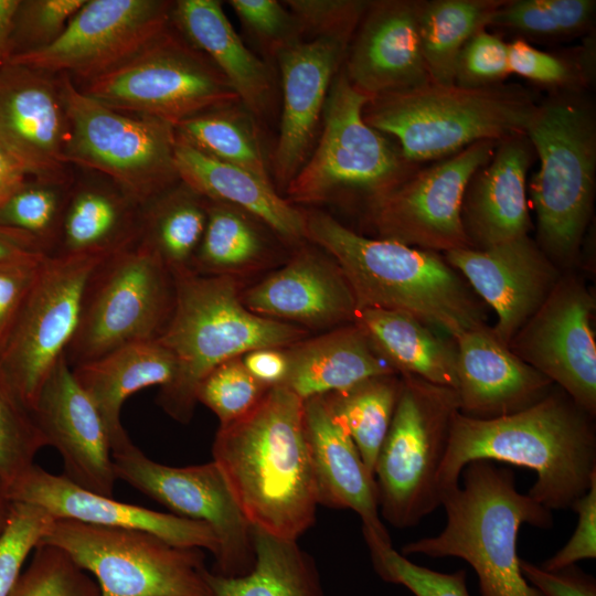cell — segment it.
I'll return each mask as SVG.
<instances>
[{"label": "cell", "mask_w": 596, "mask_h": 596, "mask_svg": "<svg viewBox=\"0 0 596 596\" xmlns=\"http://www.w3.org/2000/svg\"><path fill=\"white\" fill-rule=\"evenodd\" d=\"M593 418L561 389L499 417L472 418L457 411L438 472L439 490L456 487L471 461H499L535 472L528 494L544 508H571L596 478Z\"/></svg>", "instance_id": "obj_2"}, {"label": "cell", "mask_w": 596, "mask_h": 596, "mask_svg": "<svg viewBox=\"0 0 596 596\" xmlns=\"http://www.w3.org/2000/svg\"><path fill=\"white\" fill-rule=\"evenodd\" d=\"M499 141L482 140L418 168L368 207L380 238L433 252L470 248L461 205L472 174L492 157Z\"/></svg>", "instance_id": "obj_16"}, {"label": "cell", "mask_w": 596, "mask_h": 596, "mask_svg": "<svg viewBox=\"0 0 596 596\" xmlns=\"http://www.w3.org/2000/svg\"><path fill=\"white\" fill-rule=\"evenodd\" d=\"M304 214L306 240L332 257L358 309L405 312L453 339L486 324L481 302L437 252L366 237L322 211L304 210Z\"/></svg>", "instance_id": "obj_3"}, {"label": "cell", "mask_w": 596, "mask_h": 596, "mask_svg": "<svg viewBox=\"0 0 596 596\" xmlns=\"http://www.w3.org/2000/svg\"><path fill=\"white\" fill-rule=\"evenodd\" d=\"M206 220L207 200L179 181L141 205L138 241L172 276L192 272Z\"/></svg>", "instance_id": "obj_35"}, {"label": "cell", "mask_w": 596, "mask_h": 596, "mask_svg": "<svg viewBox=\"0 0 596 596\" xmlns=\"http://www.w3.org/2000/svg\"><path fill=\"white\" fill-rule=\"evenodd\" d=\"M504 0H421L418 32L429 79L455 84L458 55L468 40L487 29Z\"/></svg>", "instance_id": "obj_37"}, {"label": "cell", "mask_w": 596, "mask_h": 596, "mask_svg": "<svg viewBox=\"0 0 596 596\" xmlns=\"http://www.w3.org/2000/svg\"><path fill=\"white\" fill-rule=\"evenodd\" d=\"M524 578L541 596H596V579L576 564L546 571L540 565L521 560Z\"/></svg>", "instance_id": "obj_55"}, {"label": "cell", "mask_w": 596, "mask_h": 596, "mask_svg": "<svg viewBox=\"0 0 596 596\" xmlns=\"http://www.w3.org/2000/svg\"><path fill=\"white\" fill-rule=\"evenodd\" d=\"M280 348H263L253 350L242 356L247 371L267 387L281 385L285 381L288 360L286 351Z\"/></svg>", "instance_id": "obj_56"}, {"label": "cell", "mask_w": 596, "mask_h": 596, "mask_svg": "<svg viewBox=\"0 0 596 596\" xmlns=\"http://www.w3.org/2000/svg\"><path fill=\"white\" fill-rule=\"evenodd\" d=\"M243 28L274 58L285 47L304 40L296 15L277 0H231Z\"/></svg>", "instance_id": "obj_50"}, {"label": "cell", "mask_w": 596, "mask_h": 596, "mask_svg": "<svg viewBox=\"0 0 596 596\" xmlns=\"http://www.w3.org/2000/svg\"><path fill=\"white\" fill-rule=\"evenodd\" d=\"M305 35L351 39L369 4L365 0H286Z\"/></svg>", "instance_id": "obj_52"}, {"label": "cell", "mask_w": 596, "mask_h": 596, "mask_svg": "<svg viewBox=\"0 0 596 596\" xmlns=\"http://www.w3.org/2000/svg\"><path fill=\"white\" fill-rule=\"evenodd\" d=\"M353 323L395 372L456 390V344L427 324L408 313L382 308L356 309Z\"/></svg>", "instance_id": "obj_33"}, {"label": "cell", "mask_w": 596, "mask_h": 596, "mask_svg": "<svg viewBox=\"0 0 596 596\" xmlns=\"http://www.w3.org/2000/svg\"><path fill=\"white\" fill-rule=\"evenodd\" d=\"M369 99L341 67L326 100L317 145L285 189L290 203L361 200L369 207L419 168L365 123Z\"/></svg>", "instance_id": "obj_8"}, {"label": "cell", "mask_w": 596, "mask_h": 596, "mask_svg": "<svg viewBox=\"0 0 596 596\" xmlns=\"http://www.w3.org/2000/svg\"><path fill=\"white\" fill-rule=\"evenodd\" d=\"M26 175L18 160L0 145V206L24 185Z\"/></svg>", "instance_id": "obj_58"}, {"label": "cell", "mask_w": 596, "mask_h": 596, "mask_svg": "<svg viewBox=\"0 0 596 596\" xmlns=\"http://www.w3.org/2000/svg\"><path fill=\"white\" fill-rule=\"evenodd\" d=\"M401 386L402 381L395 374L382 375L368 379L348 390L322 395L330 413L349 434L373 476Z\"/></svg>", "instance_id": "obj_40"}, {"label": "cell", "mask_w": 596, "mask_h": 596, "mask_svg": "<svg viewBox=\"0 0 596 596\" xmlns=\"http://www.w3.org/2000/svg\"><path fill=\"white\" fill-rule=\"evenodd\" d=\"M269 387L258 382L245 368L242 356L230 359L209 372L196 390V402L210 408L220 426L247 414Z\"/></svg>", "instance_id": "obj_45"}, {"label": "cell", "mask_w": 596, "mask_h": 596, "mask_svg": "<svg viewBox=\"0 0 596 596\" xmlns=\"http://www.w3.org/2000/svg\"><path fill=\"white\" fill-rule=\"evenodd\" d=\"M538 96L517 84L426 85L371 97L363 119L397 140L413 163L437 161L482 140L525 134Z\"/></svg>", "instance_id": "obj_6"}, {"label": "cell", "mask_w": 596, "mask_h": 596, "mask_svg": "<svg viewBox=\"0 0 596 596\" xmlns=\"http://www.w3.org/2000/svg\"><path fill=\"white\" fill-rule=\"evenodd\" d=\"M40 543L64 551L99 596H212L203 551L149 532L54 519Z\"/></svg>", "instance_id": "obj_12"}, {"label": "cell", "mask_w": 596, "mask_h": 596, "mask_svg": "<svg viewBox=\"0 0 596 596\" xmlns=\"http://www.w3.org/2000/svg\"><path fill=\"white\" fill-rule=\"evenodd\" d=\"M13 502L38 505L54 519L141 530L181 547L206 550L216 555L219 541L204 522L158 512L86 490L64 475H54L35 464L9 487Z\"/></svg>", "instance_id": "obj_23"}, {"label": "cell", "mask_w": 596, "mask_h": 596, "mask_svg": "<svg viewBox=\"0 0 596 596\" xmlns=\"http://www.w3.org/2000/svg\"><path fill=\"white\" fill-rule=\"evenodd\" d=\"M140 207L121 191L84 187L66 199L51 256H108L138 240Z\"/></svg>", "instance_id": "obj_34"}, {"label": "cell", "mask_w": 596, "mask_h": 596, "mask_svg": "<svg viewBox=\"0 0 596 596\" xmlns=\"http://www.w3.org/2000/svg\"><path fill=\"white\" fill-rule=\"evenodd\" d=\"M66 199L58 184L26 181L0 206V226L31 235L51 256L58 240Z\"/></svg>", "instance_id": "obj_42"}, {"label": "cell", "mask_w": 596, "mask_h": 596, "mask_svg": "<svg viewBox=\"0 0 596 596\" xmlns=\"http://www.w3.org/2000/svg\"><path fill=\"white\" fill-rule=\"evenodd\" d=\"M45 446L32 413L0 382V478L8 487L34 465Z\"/></svg>", "instance_id": "obj_46"}, {"label": "cell", "mask_w": 596, "mask_h": 596, "mask_svg": "<svg viewBox=\"0 0 596 596\" xmlns=\"http://www.w3.org/2000/svg\"><path fill=\"white\" fill-rule=\"evenodd\" d=\"M174 158L179 180L204 199L252 214L289 244L306 240L304 210L281 198L272 180L211 158L178 136Z\"/></svg>", "instance_id": "obj_30"}, {"label": "cell", "mask_w": 596, "mask_h": 596, "mask_svg": "<svg viewBox=\"0 0 596 596\" xmlns=\"http://www.w3.org/2000/svg\"><path fill=\"white\" fill-rule=\"evenodd\" d=\"M9 596H99V588L64 551L40 543Z\"/></svg>", "instance_id": "obj_44"}, {"label": "cell", "mask_w": 596, "mask_h": 596, "mask_svg": "<svg viewBox=\"0 0 596 596\" xmlns=\"http://www.w3.org/2000/svg\"><path fill=\"white\" fill-rule=\"evenodd\" d=\"M31 413L46 446L60 453L64 476L86 490L113 497L117 478L108 434L65 355L45 381Z\"/></svg>", "instance_id": "obj_22"}, {"label": "cell", "mask_w": 596, "mask_h": 596, "mask_svg": "<svg viewBox=\"0 0 596 596\" xmlns=\"http://www.w3.org/2000/svg\"><path fill=\"white\" fill-rule=\"evenodd\" d=\"M285 351L288 370L281 385L304 401L396 373L354 323L305 339Z\"/></svg>", "instance_id": "obj_32"}, {"label": "cell", "mask_w": 596, "mask_h": 596, "mask_svg": "<svg viewBox=\"0 0 596 596\" xmlns=\"http://www.w3.org/2000/svg\"><path fill=\"white\" fill-rule=\"evenodd\" d=\"M509 66L518 74L540 85L558 91H584L592 82L594 46L582 47L574 56L541 51L523 39L508 43Z\"/></svg>", "instance_id": "obj_43"}, {"label": "cell", "mask_w": 596, "mask_h": 596, "mask_svg": "<svg viewBox=\"0 0 596 596\" xmlns=\"http://www.w3.org/2000/svg\"><path fill=\"white\" fill-rule=\"evenodd\" d=\"M174 128L178 137L204 155L272 180L256 117L240 100L203 110Z\"/></svg>", "instance_id": "obj_39"}, {"label": "cell", "mask_w": 596, "mask_h": 596, "mask_svg": "<svg viewBox=\"0 0 596 596\" xmlns=\"http://www.w3.org/2000/svg\"><path fill=\"white\" fill-rule=\"evenodd\" d=\"M170 22L210 58L240 102L256 118H263L273 110L276 98L275 71L245 46L226 18L221 1H174Z\"/></svg>", "instance_id": "obj_29"}, {"label": "cell", "mask_w": 596, "mask_h": 596, "mask_svg": "<svg viewBox=\"0 0 596 596\" xmlns=\"http://www.w3.org/2000/svg\"><path fill=\"white\" fill-rule=\"evenodd\" d=\"M457 350L459 413L493 418L519 412L540 401L553 383L519 359L486 324L454 339Z\"/></svg>", "instance_id": "obj_26"}, {"label": "cell", "mask_w": 596, "mask_h": 596, "mask_svg": "<svg viewBox=\"0 0 596 596\" xmlns=\"http://www.w3.org/2000/svg\"><path fill=\"white\" fill-rule=\"evenodd\" d=\"M377 575L406 587L414 596H470L465 570L437 572L409 561L393 546L371 555Z\"/></svg>", "instance_id": "obj_48"}, {"label": "cell", "mask_w": 596, "mask_h": 596, "mask_svg": "<svg viewBox=\"0 0 596 596\" xmlns=\"http://www.w3.org/2000/svg\"><path fill=\"white\" fill-rule=\"evenodd\" d=\"M594 309L595 299L583 280L562 275L508 344L592 416L596 414Z\"/></svg>", "instance_id": "obj_18"}, {"label": "cell", "mask_w": 596, "mask_h": 596, "mask_svg": "<svg viewBox=\"0 0 596 596\" xmlns=\"http://www.w3.org/2000/svg\"><path fill=\"white\" fill-rule=\"evenodd\" d=\"M212 455L253 529L297 542L315 523L305 401L289 389L269 387L247 414L220 426Z\"/></svg>", "instance_id": "obj_1"}, {"label": "cell", "mask_w": 596, "mask_h": 596, "mask_svg": "<svg viewBox=\"0 0 596 596\" xmlns=\"http://www.w3.org/2000/svg\"><path fill=\"white\" fill-rule=\"evenodd\" d=\"M71 369L96 407L113 453L131 443L120 419L125 401L142 389L169 384L175 361L158 340H151L120 347Z\"/></svg>", "instance_id": "obj_31"}, {"label": "cell", "mask_w": 596, "mask_h": 596, "mask_svg": "<svg viewBox=\"0 0 596 596\" xmlns=\"http://www.w3.org/2000/svg\"><path fill=\"white\" fill-rule=\"evenodd\" d=\"M47 75L9 62L0 67V145L35 181L60 184L68 124L60 87Z\"/></svg>", "instance_id": "obj_21"}, {"label": "cell", "mask_w": 596, "mask_h": 596, "mask_svg": "<svg viewBox=\"0 0 596 596\" xmlns=\"http://www.w3.org/2000/svg\"><path fill=\"white\" fill-rule=\"evenodd\" d=\"M171 316L157 339L173 356L175 374L157 403L187 424L196 405V390L219 364L263 348H289L306 339L305 328L260 317L243 304L234 276L173 275Z\"/></svg>", "instance_id": "obj_5"}, {"label": "cell", "mask_w": 596, "mask_h": 596, "mask_svg": "<svg viewBox=\"0 0 596 596\" xmlns=\"http://www.w3.org/2000/svg\"><path fill=\"white\" fill-rule=\"evenodd\" d=\"M351 39L301 40L275 57L281 78L283 106L272 170L284 190L313 149L326 100L341 70Z\"/></svg>", "instance_id": "obj_19"}, {"label": "cell", "mask_w": 596, "mask_h": 596, "mask_svg": "<svg viewBox=\"0 0 596 596\" xmlns=\"http://www.w3.org/2000/svg\"><path fill=\"white\" fill-rule=\"evenodd\" d=\"M595 0H504L489 26L523 38L560 40L592 29Z\"/></svg>", "instance_id": "obj_41"}, {"label": "cell", "mask_w": 596, "mask_h": 596, "mask_svg": "<svg viewBox=\"0 0 596 596\" xmlns=\"http://www.w3.org/2000/svg\"><path fill=\"white\" fill-rule=\"evenodd\" d=\"M534 159L526 135H514L500 140L490 160L472 174L461 205L470 248L486 249L528 235L526 175Z\"/></svg>", "instance_id": "obj_27"}, {"label": "cell", "mask_w": 596, "mask_h": 596, "mask_svg": "<svg viewBox=\"0 0 596 596\" xmlns=\"http://www.w3.org/2000/svg\"><path fill=\"white\" fill-rule=\"evenodd\" d=\"M105 258L46 256L0 352V382L32 412L76 332L87 280Z\"/></svg>", "instance_id": "obj_14"}, {"label": "cell", "mask_w": 596, "mask_h": 596, "mask_svg": "<svg viewBox=\"0 0 596 596\" xmlns=\"http://www.w3.org/2000/svg\"><path fill=\"white\" fill-rule=\"evenodd\" d=\"M45 257L0 263V352Z\"/></svg>", "instance_id": "obj_54"}, {"label": "cell", "mask_w": 596, "mask_h": 596, "mask_svg": "<svg viewBox=\"0 0 596 596\" xmlns=\"http://www.w3.org/2000/svg\"><path fill=\"white\" fill-rule=\"evenodd\" d=\"M173 301L172 274L138 240L106 256L87 280L65 360L74 368L120 347L157 340Z\"/></svg>", "instance_id": "obj_11"}, {"label": "cell", "mask_w": 596, "mask_h": 596, "mask_svg": "<svg viewBox=\"0 0 596 596\" xmlns=\"http://www.w3.org/2000/svg\"><path fill=\"white\" fill-rule=\"evenodd\" d=\"M115 475L163 504L172 514L206 523L219 541L214 573L244 576L256 554L247 522L214 461L173 467L148 458L131 443L111 453Z\"/></svg>", "instance_id": "obj_15"}, {"label": "cell", "mask_w": 596, "mask_h": 596, "mask_svg": "<svg viewBox=\"0 0 596 596\" xmlns=\"http://www.w3.org/2000/svg\"><path fill=\"white\" fill-rule=\"evenodd\" d=\"M571 509L578 517L575 531L562 549L540 565L546 571L561 570L596 557V478L588 490L572 503Z\"/></svg>", "instance_id": "obj_53"}, {"label": "cell", "mask_w": 596, "mask_h": 596, "mask_svg": "<svg viewBox=\"0 0 596 596\" xmlns=\"http://www.w3.org/2000/svg\"><path fill=\"white\" fill-rule=\"evenodd\" d=\"M305 423L318 503L356 512L371 554L391 547L380 517L374 476L322 395L305 401Z\"/></svg>", "instance_id": "obj_25"}, {"label": "cell", "mask_w": 596, "mask_h": 596, "mask_svg": "<svg viewBox=\"0 0 596 596\" xmlns=\"http://www.w3.org/2000/svg\"><path fill=\"white\" fill-rule=\"evenodd\" d=\"M273 232L252 214L230 204L207 200V220L192 272L227 275L264 264L273 254Z\"/></svg>", "instance_id": "obj_38"}, {"label": "cell", "mask_w": 596, "mask_h": 596, "mask_svg": "<svg viewBox=\"0 0 596 596\" xmlns=\"http://www.w3.org/2000/svg\"><path fill=\"white\" fill-rule=\"evenodd\" d=\"M20 0H0V67L12 56L14 18Z\"/></svg>", "instance_id": "obj_59"}, {"label": "cell", "mask_w": 596, "mask_h": 596, "mask_svg": "<svg viewBox=\"0 0 596 596\" xmlns=\"http://www.w3.org/2000/svg\"><path fill=\"white\" fill-rule=\"evenodd\" d=\"M444 258L494 310L498 320L491 330L505 345L562 276L529 235L486 249H453Z\"/></svg>", "instance_id": "obj_20"}, {"label": "cell", "mask_w": 596, "mask_h": 596, "mask_svg": "<svg viewBox=\"0 0 596 596\" xmlns=\"http://www.w3.org/2000/svg\"><path fill=\"white\" fill-rule=\"evenodd\" d=\"M54 518L44 509L13 502L7 529L0 539V596H9L28 556L41 542Z\"/></svg>", "instance_id": "obj_47"}, {"label": "cell", "mask_w": 596, "mask_h": 596, "mask_svg": "<svg viewBox=\"0 0 596 596\" xmlns=\"http://www.w3.org/2000/svg\"><path fill=\"white\" fill-rule=\"evenodd\" d=\"M446 524L440 533L409 542L404 556L457 557L478 577L480 596H541L524 578L517 540L522 524L550 529L552 511L517 489L514 472L494 461L465 466L456 487L440 492Z\"/></svg>", "instance_id": "obj_4"}, {"label": "cell", "mask_w": 596, "mask_h": 596, "mask_svg": "<svg viewBox=\"0 0 596 596\" xmlns=\"http://www.w3.org/2000/svg\"><path fill=\"white\" fill-rule=\"evenodd\" d=\"M419 6L421 0L369 1L342 67L370 98L430 83L421 51Z\"/></svg>", "instance_id": "obj_24"}, {"label": "cell", "mask_w": 596, "mask_h": 596, "mask_svg": "<svg viewBox=\"0 0 596 596\" xmlns=\"http://www.w3.org/2000/svg\"><path fill=\"white\" fill-rule=\"evenodd\" d=\"M83 92L113 108L174 127L203 110L240 100L210 58L168 26L138 53L88 79Z\"/></svg>", "instance_id": "obj_13"}, {"label": "cell", "mask_w": 596, "mask_h": 596, "mask_svg": "<svg viewBox=\"0 0 596 596\" xmlns=\"http://www.w3.org/2000/svg\"><path fill=\"white\" fill-rule=\"evenodd\" d=\"M583 91H558L540 102L525 135L540 160L531 194L536 244L558 267L579 255L593 213L596 116Z\"/></svg>", "instance_id": "obj_7"}, {"label": "cell", "mask_w": 596, "mask_h": 596, "mask_svg": "<svg viewBox=\"0 0 596 596\" xmlns=\"http://www.w3.org/2000/svg\"><path fill=\"white\" fill-rule=\"evenodd\" d=\"M457 411L453 389L404 375L374 467L380 515L391 525L412 528L440 507L438 472Z\"/></svg>", "instance_id": "obj_9"}, {"label": "cell", "mask_w": 596, "mask_h": 596, "mask_svg": "<svg viewBox=\"0 0 596 596\" xmlns=\"http://www.w3.org/2000/svg\"><path fill=\"white\" fill-rule=\"evenodd\" d=\"M86 0H20L12 35V55L53 43Z\"/></svg>", "instance_id": "obj_49"}, {"label": "cell", "mask_w": 596, "mask_h": 596, "mask_svg": "<svg viewBox=\"0 0 596 596\" xmlns=\"http://www.w3.org/2000/svg\"><path fill=\"white\" fill-rule=\"evenodd\" d=\"M49 256L43 246L31 235L0 226V263Z\"/></svg>", "instance_id": "obj_57"}, {"label": "cell", "mask_w": 596, "mask_h": 596, "mask_svg": "<svg viewBox=\"0 0 596 596\" xmlns=\"http://www.w3.org/2000/svg\"><path fill=\"white\" fill-rule=\"evenodd\" d=\"M255 315L310 327L353 321V291L333 259L300 249L286 265L241 295Z\"/></svg>", "instance_id": "obj_28"}, {"label": "cell", "mask_w": 596, "mask_h": 596, "mask_svg": "<svg viewBox=\"0 0 596 596\" xmlns=\"http://www.w3.org/2000/svg\"><path fill=\"white\" fill-rule=\"evenodd\" d=\"M60 93L68 124L67 163L103 172L139 205L180 181L173 125L107 106L68 76L62 77Z\"/></svg>", "instance_id": "obj_10"}, {"label": "cell", "mask_w": 596, "mask_h": 596, "mask_svg": "<svg viewBox=\"0 0 596 596\" xmlns=\"http://www.w3.org/2000/svg\"><path fill=\"white\" fill-rule=\"evenodd\" d=\"M13 501L9 496L8 485L0 478V539L10 520Z\"/></svg>", "instance_id": "obj_60"}, {"label": "cell", "mask_w": 596, "mask_h": 596, "mask_svg": "<svg viewBox=\"0 0 596 596\" xmlns=\"http://www.w3.org/2000/svg\"><path fill=\"white\" fill-rule=\"evenodd\" d=\"M511 74L508 43L486 29L472 35L460 51L455 67V84L467 88L502 84Z\"/></svg>", "instance_id": "obj_51"}, {"label": "cell", "mask_w": 596, "mask_h": 596, "mask_svg": "<svg viewBox=\"0 0 596 596\" xmlns=\"http://www.w3.org/2000/svg\"><path fill=\"white\" fill-rule=\"evenodd\" d=\"M171 1L86 0L50 45L14 54L9 63L92 79L128 60L170 22Z\"/></svg>", "instance_id": "obj_17"}, {"label": "cell", "mask_w": 596, "mask_h": 596, "mask_svg": "<svg viewBox=\"0 0 596 596\" xmlns=\"http://www.w3.org/2000/svg\"><path fill=\"white\" fill-rule=\"evenodd\" d=\"M255 565L251 573L226 577L207 571L212 596H324L313 560L297 542L253 529Z\"/></svg>", "instance_id": "obj_36"}]
</instances>
